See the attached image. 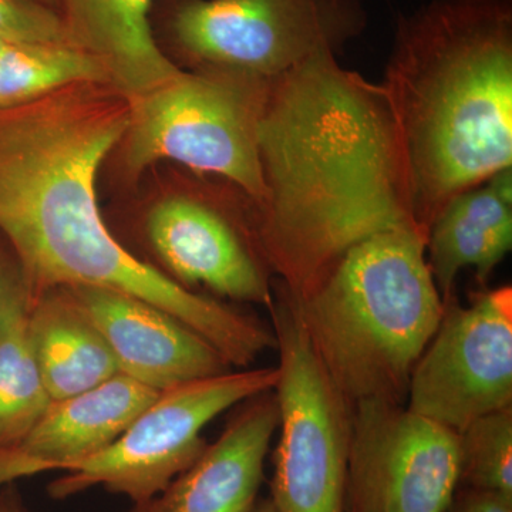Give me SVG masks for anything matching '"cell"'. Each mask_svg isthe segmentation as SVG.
Instances as JSON below:
<instances>
[{
    "label": "cell",
    "instance_id": "15",
    "mask_svg": "<svg viewBox=\"0 0 512 512\" xmlns=\"http://www.w3.org/2000/svg\"><path fill=\"white\" fill-rule=\"evenodd\" d=\"M157 0H59L70 45L93 59L128 99L178 73L161 49L151 13Z\"/></svg>",
    "mask_w": 512,
    "mask_h": 512
},
{
    "label": "cell",
    "instance_id": "23",
    "mask_svg": "<svg viewBox=\"0 0 512 512\" xmlns=\"http://www.w3.org/2000/svg\"><path fill=\"white\" fill-rule=\"evenodd\" d=\"M444 512H512V495L458 487Z\"/></svg>",
    "mask_w": 512,
    "mask_h": 512
},
{
    "label": "cell",
    "instance_id": "2",
    "mask_svg": "<svg viewBox=\"0 0 512 512\" xmlns=\"http://www.w3.org/2000/svg\"><path fill=\"white\" fill-rule=\"evenodd\" d=\"M336 56L320 50L269 79L259 123L265 195L252 228L266 268L292 296L357 242L414 225L386 94Z\"/></svg>",
    "mask_w": 512,
    "mask_h": 512
},
{
    "label": "cell",
    "instance_id": "21",
    "mask_svg": "<svg viewBox=\"0 0 512 512\" xmlns=\"http://www.w3.org/2000/svg\"><path fill=\"white\" fill-rule=\"evenodd\" d=\"M0 39L9 43L70 45L59 12L37 0H0Z\"/></svg>",
    "mask_w": 512,
    "mask_h": 512
},
{
    "label": "cell",
    "instance_id": "17",
    "mask_svg": "<svg viewBox=\"0 0 512 512\" xmlns=\"http://www.w3.org/2000/svg\"><path fill=\"white\" fill-rule=\"evenodd\" d=\"M30 348L50 399H67L120 375L100 330L69 288H53L30 301Z\"/></svg>",
    "mask_w": 512,
    "mask_h": 512
},
{
    "label": "cell",
    "instance_id": "27",
    "mask_svg": "<svg viewBox=\"0 0 512 512\" xmlns=\"http://www.w3.org/2000/svg\"><path fill=\"white\" fill-rule=\"evenodd\" d=\"M8 43H9V42H5V40L0 39V52H2L3 47H5L6 45H8Z\"/></svg>",
    "mask_w": 512,
    "mask_h": 512
},
{
    "label": "cell",
    "instance_id": "8",
    "mask_svg": "<svg viewBox=\"0 0 512 512\" xmlns=\"http://www.w3.org/2000/svg\"><path fill=\"white\" fill-rule=\"evenodd\" d=\"M278 367H249L205 377L157 394L119 439L64 471L47 487L57 501L101 487L141 503L161 493L202 456V431L220 414L274 390Z\"/></svg>",
    "mask_w": 512,
    "mask_h": 512
},
{
    "label": "cell",
    "instance_id": "3",
    "mask_svg": "<svg viewBox=\"0 0 512 512\" xmlns=\"http://www.w3.org/2000/svg\"><path fill=\"white\" fill-rule=\"evenodd\" d=\"M382 86L410 217L512 168V0H431L400 16Z\"/></svg>",
    "mask_w": 512,
    "mask_h": 512
},
{
    "label": "cell",
    "instance_id": "25",
    "mask_svg": "<svg viewBox=\"0 0 512 512\" xmlns=\"http://www.w3.org/2000/svg\"><path fill=\"white\" fill-rule=\"evenodd\" d=\"M252 512H278V510L269 498H265V500H258Z\"/></svg>",
    "mask_w": 512,
    "mask_h": 512
},
{
    "label": "cell",
    "instance_id": "5",
    "mask_svg": "<svg viewBox=\"0 0 512 512\" xmlns=\"http://www.w3.org/2000/svg\"><path fill=\"white\" fill-rule=\"evenodd\" d=\"M269 80L217 69L178 70L150 92L131 97L121 140L124 170L141 174L158 161L185 165L264 200L259 123Z\"/></svg>",
    "mask_w": 512,
    "mask_h": 512
},
{
    "label": "cell",
    "instance_id": "12",
    "mask_svg": "<svg viewBox=\"0 0 512 512\" xmlns=\"http://www.w3.org/2000/svg\"><path fill=\"white\" fill-rule=\"evenodd\" d=\"M69 289L100 330L121 375L163 392L232 370L208 340L156 305L106 288Z\"/></svg>",
    "mask_w": 512,
    "mask_h": 512
},
{
    "label": "cell",
    "instance_id": "6",
    "mask_svg": "<svg viewBox=\"0 0 512 512\" xmlns=\"http://www.w3.org/2000/svg\"><path fill=\"white\" fill-rule=\"evenodd\" d=\"M274 291L279 441L269 500L278 512H345L352 404L313 352L288 293Z\"/></svg>",
    "mask_w": 512,
    "mask_h": 512
},
{
    "label": "cell",
    "instance_id": "22",
    "mask_svg": "<svg viewBox=\"0 0 512 512\" xmlns=\"http://www.w3.org/2000/svg\"><path fill=\"white\" fill-rule=\"evenodd\" d=\"M30 295L22 269L10 251L0 249V329L19 313L28 311Z\"/></svg>",
    "mask_w": 512,
    "mask_h": 512
},
{
    "label": "cell",
    "instance_id": "13",
    "mask_svg": "<svg viewBox=\"0 0 512 512\" xmlns=\"http://www.w3.org/2000/svg\"><path fill=\"white\" fill-rule=\"evenodd\" d=\"M157 390L124 375L52 402L32 429L0 451V488L22 478L69 471L119 439Z\"/></svg>",
    "mask_w": 512,
    "mask_h": 512
},
{
    "label": "cell",
    "instance_id": "7",
    "mask_svg": "<svg viewBox=\"0 0 512 512\" xmlns=\"http://www.w3.org/2000/svg\"><path fill=\"white\" fill-rule=\"evenodd\" d=\"M366 26L359 0H170L165 37L192 69L274 79Z\"/></svg>",
    "mask_w": 512,
    "mask_h": 512
},
{
    "label": "cell",
    "instance_id": "16",
    "mask_svg": "<svg viewBox=\"0 0 512 512\" xmlns=\"http://www.w3.org/2000/svg\"><path fill=\"white\" fill-rule=\"evenodd\" d=\"M512 248V168L460 192L431 222L426 256L434 284L446 303L457 276L473 268L481 284Z\"/></svg>",
    "mask_w": 512,
    "mask_h": 512
},
{
    "label": "cell",
    "instance_id": "18",
    "mask_svg": "<svg viewBox=\"0 0 512 512\" xmlns=\"http://www.w3.org/2000/svg\"><path fill=\"white\" fill-rule=\"evenodd\" d=\"M90 80L109 83L99 64L76 47L8 43L0 52V109Z\"/></svg>",
    "mask_w": 512,
    "mask_h": 512
},
{
    "label": "cell",
    "instance_id": "26",
    "mask_svg": "<svg viewBox=\"0 0 512 512\" xmlns=\"http://www.w3.org/2000/svg\"><path fill=\"white\" fill-rule=\"evenodd\" d=\"M37 2L45 3V5L50 6V8H55L57 10V3H59V0H37Z\"/></svg>",
    "mask_w": 512,
    "mask_h": 512
},
{
    "label": "cell",
    "instance_id": "4",
    "mask_svg": "<svg viewBox=\"0 0 512 512\" xmlns=\"http://www.w3.org/2000/svg\"><path fill=\"white\" fill-rule=\"evenodd\" d=\"M289 298L313 352L352 406L406 402L414 365L444 313L424 232L414 225L377 232L308 292Z\"/></svg>",
    "mask_w": 512,
    "mask_h": 512
},
{
    "label": "cell",
    "instance_id": "14",
    "mask_svg": "<svg viewBox=\"0 0 512 512\" xmlns=\"http://www.w3.org/2000/svg\"><path fill=\"white\" fill-rule=\"evenodd\" d=\"M242 404L217 441L208 444L188 470L127 512H252L278 431V404L274 390Z\"/></svg>",
    "mask_w": 512,
    "mask_h": 512
},
{
    "label": "cell",
    "instance_id": "1",
    "mask_svg": "<svg viewBox=\"0 0 512 512\" xmlns=\"http://www.w3.org/2000/svg\"><path fill=\"white\" fill-rule=\"evenodd\" d=\"M130 113L126 94L97 80L0 109V238L30 301L73 286L127 293L170 312L241 365L261 345V320L175 284L126 247L101 214L97 177Z\"/></svg>",
    "mask_w": 512,
    "mask_h": 512
},
{
    "label": "cell",
    "instance_id": "24",
    "mask_svg": "<svg viewBox=\"0 0 512 512\" xmlns=\"http://www.w3.org/2000/svg\"><path fill=\"white\" fill-rule=\"evenodd\" d=\"M0 512H35L26 504L15 484L0 488Z\"/></svg>",
    "mask_w": 512,
    "mask_h": 512
},
{
    "label": "cell",
    "instance_id": "19",
    "mask_svg": "<svg viewBox=\"0 0 512 512\" xmlns=\"http://www.w3.org/2000/svg\"><path fill=\"white\" fill-rule=\"evenodd\" d=\"M26 313L0 329V451L18 443L53 402L30 348Z\"/></svg>",
    "mask_w": 512,
    "mask_h": 512
},
{
    "label": "cell",
    "instance_id": "11",
    "mask_svg": "<svg viewBox=\"0 0 512 512\" xmlns=\"http://www.w3.org/2000/svg\"><path fill=\"white\" fill-rule=\"evenodd\" d=\"M178 192L154 201L138 222L147 264L192 292L271 308L275 291L252 229L251 205ZM202 293V292H200Z\"/></svg>",
    "mask_w": 512,
    "mask_h": 512
},
{
    "label": "cell",
    "instance_id": "9",
    "mask_svg": "<svg viewBox=\"0 0 512 512\" xmlns=\"http://www.w3.org/2000/svg\"><path fill=\"white\" fill-rule=\"evenodd\" d=\"M458 476L456 431L403 403L353 404L345 512H444Z\"/></svg>",
    "mask_w": 512,
    "mask_h": 512
},
{
    "label": "cell",
    "instance_id": "10",
    "mask_svg": "<svg viewBox=\"0 0 512 512\" xmlns=\"http://www.w3.org/2000/svg\"><path fill=\"white\" fill-rule=\"evenodd\" d=\"M407 407L460 433L512 406V288L444 303L443 318L410 376Z\"/></svg>",
    "mask_w": 512,
    "mask_h": 512
},
{
    "label": "cell",
    "instance_id": "20",
    "mask_svg": "<svg viewBox=\"0 0 512 512\" xmlns=\"http://www.w3.org/2000/svg\"><path fill=\"white\" fill-rule=\"evenodd\" d=\"M458 434V487L512 495V406L485 414Z\"/></svg>",
    "mask_w": 512,
    "mask_h": 512
}]
</instances>
